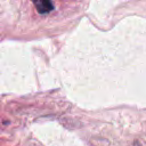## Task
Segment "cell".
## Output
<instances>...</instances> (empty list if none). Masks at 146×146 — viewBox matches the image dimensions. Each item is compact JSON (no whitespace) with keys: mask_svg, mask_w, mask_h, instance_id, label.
Listing matches in <instances>:
<instances>
[{"mask_svg":"<svg viewBox=\"0 0 146 146\" xmlns=\"http://www.w3.org/2000/svg\"><path fill=\"white\" fill-rule=\"evenodd\" d=\"M38 13L40 14H46V13H50L54 9V5L48 1V0H40V1H34L33 2Z\"/></svg>","mask_w":146,"mask_h":146,"instance_id":"obj_1","label":"cell"},{"mask_svg":"<svg viewBox=\"0 0 146 146\" xmlns=\"http://www.w3.org/2000/svg\"><path fill=\"white\" fill-rule=\"evenodd\" d=\"M136 146H140V145H138V144H137V145H136Z\"/></svg>","mask_w":146,"mask_h":146,"instance_id":"obj_2","label":"cell"}]
</instances>
